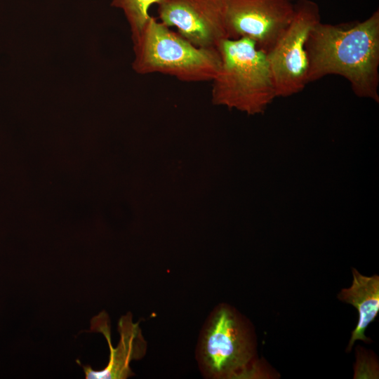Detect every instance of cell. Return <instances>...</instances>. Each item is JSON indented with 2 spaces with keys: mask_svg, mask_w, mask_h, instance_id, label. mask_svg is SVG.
Masks as SVG:
<instances>
[{
  "mask_svg": "<svg viewBox=\"0 0 379 379\" xmlns=\"http://www.w3.org/2000/svg\"><path fill=\"white\" fill-rule=\"evenodd\" d=\"M162 0H112L111 6L123 11L128 21L131 39L140 33L150 18L149 9L154 4H159Z\"/></svg>",
  "mask_w": 379,
  "mask_h": 379,
  "instance_id": "obj_10",
  "label": "cell"
},
{
  "mask_svg": "<svg viewBox=\"0 0 379 379\" xmlns=\"http://www.w3.org/2000/svg\"><path fill=\"white\" fill-rule=\"evenodd\" d=\"M308 84L327 75L344 77L354 93L379 102V11L361 22L319 21L306 43Z\"/></svg>",
  "mask_w": 379,
  "mask_h": 379,
  "instance_id": "obj_1",
  "label": "cell"
},
{
  "mask_svg": "<svg viewBox=\"0 0 379 379\" xmlns=\"http://www.w3.org/2000/svg\"><path fill=\"white\" fill-rule=\"evenodd\" d=\"M353 280L349 288H343L338 295L341 301L353 305L358 311L359 319L353 330L347 347L350 352L356 340L368 343L371 339L365 335V331L379 312V277L364 276L356 269H352Z\"/></svg>",
  "mask_w": 379,
  "mask_h": 379,
  "instance_id": "obj_8",
  "label": "cell"
},
{
  "mask_svg": "<svg viewBox=\"0 0 379 379\" xmlns=\"http://www.w3.org/2000/svg\"><path fill=\"white\" fill-rule=\"evenodd\" d=\"M197 360L211 378H251L262 376L254 361L252 332L241 316L222 304L213 310L204 325L197 348Z\"/></svg>",
  "mask_w": 379,
  "mask_h": 379,
  "instance_id": "obj_4",
  "label": "cell"
},
{
  "mask_svg": "<svg viewBox=\"0 0 379 379\" xmlns=\"http://www.w3.org/2000/svg\"><path fill=\"white\" fill-rule=\"evenodd\" d=\"M319 21L317 4L311 0H299L295 4L291 22L266 53L277 97L298 93L308 84L306 43L311 30Z\"/></svg>",
  "mask_w": 379,
  "mask_h": 379,
  "instance_id": "obj_5",
  "label": "cell"
},
{
  "mask_svg": "<svg viewBox=\"0 0 379 379\" xmlns=\"http://www.w3.org/2000/svg\"><path fill=\"white\" fill-rule=\"evenodd\" d=\"M216 48L220 65L211 81L213 104L263 113L277 98L266 52L248 38L225 39Z\"/></svg>",
  "mask_w": 379,
  "mask_h": 379,
  "instance_id": "obj_2",
  "label": "cell"
},
{
  "mask_svg": "<svg viewBox=\"0 0 379 379\" xmlns=\"http://www.w3.org/2000/svg\"><path fill=\"white\" fill-rule=\"evenodd\" d=\"M132 41V68L140 74L160 73L184 82L211 81L220 67L217 48L196 46L152 16Z\"/></svg>",
  "mask_w": 379,
  "mask_h": 379,
  "instance_id": "obj_3",
  "label": "cell"
},
{
  "mask_svg": "<svg viewBox=\"0 0 379 379\" xmlns=\"http://www.w3.org/2000/svg\"><path fill=\"white\" fill-rule=\"evenodd\" d=\"M293 1L222 0L227 39H250L267 53L293 19Z\"/></svg>",
  "mask_w": 379,
  "mask_h": 379,
  "instance_id": "obj_6",
  "label": "cell"
},
{
  "mask_svg": "<svg viewBox=\"0 0 379 379\" xmlns=\"http://www.w3.org/2000/svg\"><path fill=\"white\" fill-rule=\"evenodd\" d=\"M119 330L121 338L117 349L114 350L109 345L110 358L107 366L101 371L83 366L86 378H126L133 374L129 368V362L145 354L146 343L138 323L132 322L131 314L120 319Z\"/></svg>",
  "mask_w": 379,
  "mask_h": 379,
  "instance_id": "obj_9",
  "label": "cell"
},
{
  "mask_svg": "<svg viewBox=\"0 0 379 379\" xmlns=\"http://www.w3.org/2000/svg\"><path fill=\"white\" fill-rule=\"evenodd\" d=\"M158 15L162 23L175 27L196 46L216 48L227 39L222 0H162Z\"/></svg>",
  "mask_w": 379,
  "mask_h": 379,
  "instance_id": "obj_7",
  "label": "cell"
}]
</instances>
